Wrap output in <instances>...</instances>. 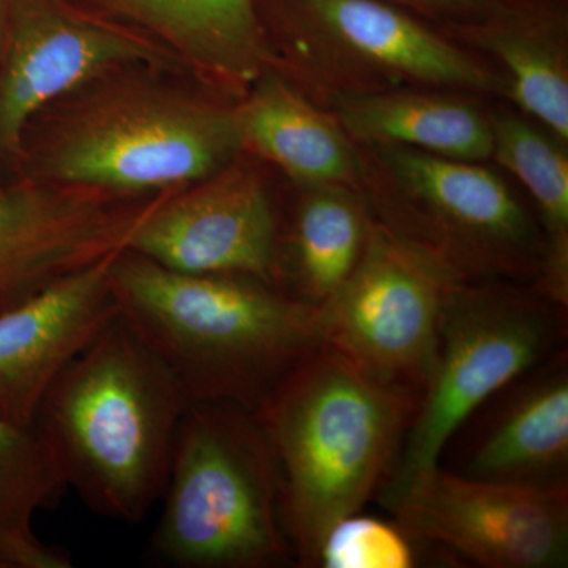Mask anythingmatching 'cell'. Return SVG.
<instances>
[{"label":"cell","instance_id":"obj_1","mask_svg":"<svg viewBox=\"0 0 568 568\" xmlns=\"http://www.w3.org/2000/svg\"><path fill=\"white\" fill-rule=\"evenodd\" d=\"M237 102L178 71H103L32 115L18 179L118 196H159L244 153Z\"/></svg>","mask_w":568,"mask_h":568},{"label":"cell","instance_id":"obj_2","mask_svg":"<svg viewBox=\"0 0 568 568\" xmlns=\"http://www.w3.org/2000/svg\"><path fill=\"white\" fill-rule=\"evenodd\" d=\"M119 316L166 365L189 403L256 413L324 345L320 310L242 275L171 271L123 250L111 267Z\"/></svg>","mask_w":568,"mask_h":568},{"label":"cell","instance_id":"obj_3","mask_svg":"<svg viewBox=\"0 0 568 568\" xmlns=\"http://www.w3.org/2000/svg\"><path fill=\"white\" fill-rule=\"evenodd\" d=\"M189 405L118 313L51 384L31 425L65 488L95 514L138 525L162 500Z\"/></svg>","mask_w":568,"mask_h":568},{"label":"cell","instance_id":"obj_4","mask_svg":"<svg viewBox=\"0 0 568 568\" xmlns=\"http://www.w3.org/2000/svg\"><path fill=\"white\" fill-rule=\"evenodd\" d=\"M418 403L323 345L254 413L278 466L284 529L298 566L315 567L327 530L383 488Z\"/></svg>","mask_w":568,"mask_h":568},{"label":"cell","instance_id":"obj_5","mask_svg":"<svg viewBox=\"0 0 568 568\" xmlns=\"http://www.w3.org/2000/svg\"><path fill=\"white\" fill-rule=\"evenodd\" d=\"M162 500L152 544L171 566L272 568L294 560L274 452L245 407L186 406Z\"/></svg>","mask_w":568,"mask_h":568},{"label":"cell","instance_id":"obj_6","mask_svg":"<svg viewBox=\"0 0 568 568\" xmlns=\"http://www.w3.org/2000/svg\"><path fill=\"white\" fill-rule=\"evenodd\" d=\"M566 338L567 308L536 286L504 280L459 284L428 386L381 488L384 506L439 465L459 428L508 384L562 351Z\"/></svg>","mask_w":568,"mask_h":568},{"label":"cell","instance_id":"obj_7","mask_svg":"<svg viewBox=\"0 0 568 568\" xmlns=\"http://www.w3.org/2000/svg\"><path fill=\"white\" fill-rule=\"evenodd\" d=\"M276 70L335 97L395 89L506 92L504 77L384 0H256Z\"/></svg>","mask_w":568,"mask_h":568},{"label":"cell","instance_id":"obj_8","mask_svg":"<svg viewBox=\"0 0 568 568\" xmlns=\"http://www.w3.org/2000/svg\"><path fill=\"white\" fill-rule=\"evenodd\" d=\"M388 183L381 223L436 254L465 282L534 280L544 239L510 189L476 162L377 145Z\"/></svg>","mask_w":568,"mask_h":568},{"label":"cell","instance_id":"obj_9","mask_svg":"<svg viewBox=\"0 0 568 568\" xmlns=\"http://www.w3.org/2000/svg\"><path fill=\"white\" fill-rule=\"evenodd\" d=\"M463 282L436 254L372 219L357 267L317 308L324 345L386 386L422 398L448 302Z\"/></svg>","mask_w":568,"mask_h":568},{"label":"cell","instance_id":"obj_10","mask_svg":"<svg viewBox=\"0 0 568 568\" xmlns=\"http://www.w3.org/2000/svg\"><path fill=\"white\" fill-rule=\"evenodd\" d=\"M2 3L0 182L20 175L22 133L32 115L82 82L133 63L190 77L152 41L99 20L69 0Z\"/></svg>","mask_w":568,"mask_h":568},{"label":"cell","instance_id":"obj_11","mask_svg":"<svg viewBox=\"0 0 568 568\" xmlns=\"http://www.w3.org/2000/svg\"><path fill=\"white\" fill-rule=\"evenodd\" d=\"M388 510L414 540L480 567H567L568 487L478 480L437 465Z\"/></svg>","mask_w":568,"mask_h":568},{"label":"cell","instance_id":"obj_12","mask_svg":"<svg viewBox=\"0 0 568 568\" xmlns=\"http://www.w3.org/2000/svg\"><path fill=\"white\" fill-rule=\"evenodd\" d=\"M164 194L132 197L29 179L0 182V313L126 250Z\"/></svg>","mask_w":568,"mask_h":568},{"label":"cell","instance_id":"obj_13","mask_svg":"<svg viewBox=\"0 0 568 568\" xmlns=\"http://www.w3.org/2000/svg\"><path fill=\"white\" fill-rule=\"evenodd\" d=\"M280 220L263 178L241 156L164 194L126 250L192 275H242L275 286Z\"/></svg>","mask_w":568,"mask_h":568},{"label":"cell","instance_id":"obj_14","mask_svg":"<svg viewBox=\"0 0 568 568\" xmlns=\"http://www.w3.org/2000/svg\"><path fill=\"white\" fill-rule=\"evenodd\" d=\"M121 253V252H119ZM110 254L0 313V413L31 425L67 365L118 315Z\"/></svg>","mask_w":568,"mask_h":568},{"label":"cell","instance_id":"obj_15","mask_svg":"<svg viewBox=\"0 0 568 568\" xmlns=\"http://www.w3.org/2000/svg\"><path fill=\"white\" fill-rule=\"evenodd\" d=\"M152 41L205 88L241 100L276 59L256 0H69Z\"/></svg>","mask_w":568,"mask_h":568},{"label":"cell","instance_id":"obj_16","mask_svg":"<svg viewBox=\"0 0 568 568\" xmlns=\"http://www.w3.org/2000/svg\"><path fill=\"white\" fill-rule=\"evenodd\" d=\"M493 399L497 403L488 424L480 426L458 474L530 487H568L567 349Z\"/></svg>","mask_w":568,"mask_h":568},{"label":"cell","instance_id":"obj_17","mask_svg":"<svg viewBox=\"0 0 568 568\" xmlns=\"http://www.w3.org/2000/svg\"><path fill=\"white\" fill-rule=\"evenodd\" d=\"M506 69L508 95L556 140L568 142L567 13L552 0H493L476 20L450 24Z\"/></svg>","mask_w":568,"mask_h":568},{"label":"cell","instance_id":"obj_18","mask_svg":"<svg viewBox=\"0 0 568 568\" xmlns=\"http://www.w3.org/2000/svg\"><path fill=\"white\" fill-rule=\"evenodd\" d=\"M244 152L290 175L298 185H357L362 166L336 119L310 103L282 71H265L237 102Z\"/></svg>","mask_w":568,"mask_h":568},{"label":"cell","instance_id":"obj_19","mask_svg":"<svg viewBox=\"0 0 568 568\" xmlns=\"http://www.w3.org/2000/svg\"><path fill=\"white\" fill-rule=\"evenodd\" d=\"M369 222L355 186H304L286 230L280 226L275 286L306 305L323 306L357 267Z\"/></svg>","mask_w":568,"mask_h":568},{"label":"cell","instance_id":"obj_20","mask_svg":"<svg viewBox=\"0 0 568 568\" xmlns=\"http://www.w3.org/2000/svg\"><path fill=\"white\" fill-rule=\"evenodd\" d=\"M336 121L353 141L484 162L493 156L489 119L447 93L395 89L335 97Z\"/></svg>","mask_w":568,"mask_h":568},{"label":"cell","instance_id":"obj_21","mask_svg":"<svg viewBox=\"0 0 568 568\" xmlns=\"http://www.w3.org/2000/svg\"><path fill=\"white\" fill-rule=\"evenodd\" d=\"M489 119L493 156L528 190L544 239V264L534 286L568 308V156L566 144L514 112Z\"/></svg>","mask_w":568,"mask_h":568},{"label":"cell","instance_id":"obj_22","mask_svg":"<svg viewBox=\"0 0 568 568\" xmlns=\"http://www.w3.org/2000/svg\"><path fill=\"white\" fill-rule=\"evenodd\" d=\"M65 488L32 425L0 413V568H70L69 552L44 544L36 517Z\"/></svg>","mask_w":568,"mask_h":568},{"label":"cell","instance_id":"obj_23","mask_svg":"<svg viewBox=\"0 0 568 568\" xmlns=\"http://www.w3.org/2000/svg\"><path fill=\"white\" fill-rule=\"evenodd\" d=\"M413 540L398 523L388 525L355 511L327 530L315 567L410 568L416 566Z\"/></svg>","mask_w":568,"mask_h":568},{"label":"cell","instance_id":"obj_24","mask_svg":"<svg viewBox=\"0 0 568 568\" xmlns=\"http://www.w3.org/2000/svg\"><path fill=\"white\" fill-rule=\"evenodd\" d=\"M406 11H417L425 17L462 24L481 17L493 0H384Z\"/></svg>","mask_w":568,"mask_h":568},{"label":"cell","instance_id":"obj_25","mask_svg":"<svg viewBox=\"0 0 568 568\" xmlns=\"http://www.w3.org/2000/svg\"><path fill=\"white\" fill-rule=\"evenodd\" d=\"M2 40H3V3L0 0V50H2Z\"/></svg>","mask_w":568,"mask_h":568}]
</instances>
